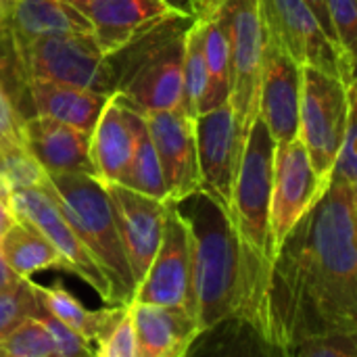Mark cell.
I'll return each instance as SVG.
<instances>
[{"label": "cell", "mask_w": 357, "mask_h": 357, "mask_svg": "<svg viewBox=\"0 0 357 357\" xmlns=\"http://www.w3.org/2000/svg\"><path fill=\"white\" fill-rule=\"evenodd\" d=\"M255 324L284 349L357 335V186L328 182L284 238Z\"/></svg>", "instance_id": "cell-1"}, {"label": "cell", "mask_w": 357, "mask_h": 357, "mask_svg": "<svg viewBox=\"0 0 357 357\" xmlns=\"http://www.w3.org/2000/svg\"><path fill=\"white\" fill-rule=\"evenodd\" d=\"M192 245L195 324L203 333L243 310V266L228 213L203 190L176 203Z\"/></svg>", "instance_id": "cell-2"}, {"label": "cell", "mask_w": 357, "mask_h": 357, "mask_svg": "<svg viewBox=\"0 0 357 357\" xmlns=\"http://www.w3.org/2000/svg\"><path fill=\"white\" fill-rule=\"evenodd\" d=\"M44 184L67 224L107 278L109 305H130L136 282L105 184L88 174H44Z\"/></svg>", "instance_id": "cell-3"}, {"label": "cell", "mask_w": 357, "mask_h": 357, "mask_svg": "<svg viewBox=\"0 0 357 357\" xmlns=\"http://www.w3.org/2000/svg\"><path fill=\"white\" fill-rule=\"evenodd\" d=\"M192 21L176 15L109 56L115 96L126 107L138 115L180 107L184 38Z\"/></svg>", "instance_id": "cell-4"}, {"label": "cell", "mask_w": 357, "mask_h": 357, "mask_svg": "<svg viewBox=\"0 0 357 357\" xmlns=\"http://www.w3.org/2000/svg\"><path fill=\"white\" fill-rule=\"evenodd\" d=\"M4 42L8 40L4 38ZM8 52L13 56L15 79L23 88L27 82H50L105 96L115 94L111 61L98 48L92 33L44 36L23 44L8 42Z\"/></svg>", "instance_id": "cell-5"}, {"label": "cell", "mask_w": 357, "mask_h": 357, "mask_svg": "<svg viewBox=\"0 0 357 357\" xmlns=\"http://www.w3.org/2000/svg\"><path fill=\"white\" fill-rule=\"evenodd\" d=\"M356 109V82L345 86L339 77L316 67H301V98L297 138L307 151L314 174L326 190L333 163L341 149L349 113Z\"/></svg>", "instance_id": "cell-6"}, {"label": "cell", "mask_w": 357, "mask_h": 357, "mask_svg": "<svg viewBox=\"0 0 357 357\" xmlns=\"http://www.w3.org/2000/svg\"><path fill=\"white\" fill-rule=\"evenodd\" d=\"M257 10L264 36L299 67L326 71L345 86L356 82V61H349L333 44L303 0H257Z\"/></svg>", "instance_id": "cell-7"}, {"label": "cell", "mask_w": 357, "mask_h": 357, "mask_svg": "<svg viewBox=\"0 0 357 357\" xmlns=\"http://www.w3.org/2000/svg\"><path fill=\"white\" fill-rule=\"evenodd\" d=\"M224 21L230 48L228 105L245 138L259 113V86L264 63V27L257 0H220L215 8Z\"/></svg>", "instance_id": "cell-8"}, {"label": "cell", "mask_w": 357, "mask_h": 357, "mask_svg": "<svg viewBox=\"0 0 357 357\" xmlns=\"http://www.w3.org/2000/svg\"><path fill=\"white\" fill-rule=\"evenodd\" d=\"M8 205L17 222H25L36 228L56 249L63 261V272L82 278L109 305V282L67 224L63 211L44 184V174L38 184L13 188L8 195Z\"/></svg>", "instance_id": "cell-9"}, {"label": "cell", "mask_w": 357, "mask_h": 357, "mask_svg": "<svg viewBox=\"0 0 357 357\" xmlns=\"http://www.w3.org/2000/svg\"><path fill=\"white\" fill-rule=\"evenodd\" d=\"M134 303L178 307L195 318L192 299V245L190 232L176 203L167 201L163 234L146 276L138 282Z\"/></svg>", "instance_id": "cell-10"}, {"label": "cell", "mask_w": 357, "mask_h": 357, "mask_svg": "<svg viewBox=\"0 0 357 357\" xmlns=\"http://www.w3.org/2000/svg\"><path fill=\"white\" fill-rule=\"evenodd\" d=\"M324 195L318 176L310 163L307 151L299 138L276 144L274 180L270 197V245L276 257L284 238L297 222Z\"/></svg>", "instance_id": "cell-11"}, {"label": "cell", "mask_w": 357, "mask_h": 357, "mask_svg": "<svg viewBox=\"0 0 357 357\" xmlns=\"http://www.w3.org/2000/svg\"><path fill=\"white\" fill-rule=\"evenodd\" d=\"M195 140L201 190L228 213L245 142L228 102L195 119Z\"/></svg>", "instance_id": "cell-12"}, {"label": "cell", "mask_w": 357, "mask_h": 357, "mask_svg": "<svg viewBox=\"0 0 357 357\" xmlns=\"http://www.w3.org/2000/svg\"><path fill=\"white\" fill-rule=\"evenodd\" d=\"M142 117L163 172L167 201L178 203L201 190L195 119H190L182 107Z\"/></svg>", "instance_id": "cell-13"}, {"label": "cell", "mask_w": 357, "mask_h": 357, "mask_svg": "<svg viewBox=\"0 0 357 357\" xmlns=\"http://www.w3.org/2000/svg\"><path fill=\"white\" fill-rule=\"evenodd\" d=\"M105 188L113 203L132 278L138 287V282L146 276L149 266L159 249L167 201L151 199L119 184H105Z\"/></svg>", "instance_id": "cell-14"}, {"label": "cell", "mask_w": 357, "mask_h": 357, "mask_svg": "<svg viewBox=\"0 0 357 357\" xmlns=\"http://www.w3.org/2000/svg\"><path fill=\"white\" fill-rule=\"evenodd\" d=\"M301 98V67L264 36L259 113L276 144L297 138Z\"/></svg>", "instance_id": "cell-15"}, {"label": "cell", "mask_w": 357, "mask_h": 357, "mask_svg": "<svg viewBox=\"0 0 357 357\" xmlns=\"http://www.w3.org/2000/svg\"><path fill=\"white\" fill-rule=\"evenodd\" d=\"M82 13L107 56L117 54L130 42L178 15L161 0H92Z\"/></svg>", "instance_id": "cell-16"}, {"label": "cell", "mask_w": 357, "mask_h": 357, "mask_svg": "<svg viewBox=\"0 0 357 357\" xmlns=\"http://www.w3.org/2000/svg\"><path fill=\"white\" fill-rule=\"evenodd\" d=\"M25 151L44 174L94 176L90 159V134L67 123L29 115L23 123Z\"/></svg>", "instance_id": "cell-17"}, {"label": "cell", "mask_w": 357, "mask_h": 357, "mask_svg": "<svg viewBox=\"0 0 357 357\" xmlns=\"http://www.w3.org/2000/svg\"><path fill=\"white\" fill-rule=\"evenodd\" d=\"M138 113L111 94L90 134V159L94 178L102 184H119L134 151Z\"/></svg>", "instance_id": "cell-18"}, {"label": "cell", "mask_w": 357, "mask_h": 357, "mask_svg": "<svg viewBox=\"0 0 357 357\" xmlns=\"http://www.w3.org/2000/svg\"><path fill=\"white\" fill-rule=\"evenodd\" d=\"M136 357H184L199 335L195 318L178 307L130 303Z\"/></svg>", "instance_id": "cell-19"}, {"label": "cell", "mask_w": 357, "mask_h": 357, "mask_svg": "<svg viewBox=\"0 0 357 357\" xmlns=\"http://www.w3.org/2000/svg\"><path fill=\"white\" fill-rule=\"evenodd\" d=\"M0 31L10 44H23L44 36L90 33V23L79 8L63 0H13Z\"/></svg>", "instance_id": "cell-20"}, {"label": "cell", "mask_w": 357, "mask_h": 357, "mask_svg": "<svg viewBox=\"0 0 357 357\" xmlns=\"http://www.w3.org/2000/svg\"><path fill=\"white\" fill-rule=\"evenodd\" d=\"M23 123L25 115L0 71V195L6 199L13 188L38 184L44 174L25 151Z\"/></svg>", "instance_id": "cell-21"}, {"label": "cell", "mask_w": 357, "mask_h": 357, "mask_svg": "<svg viewBox=\"0 0 357 357\" xmlns=\"http://www.w3.org/2000/svg\"><path fill=\"white\" fill-rule=\"evenodd\" d=\"M184 357H287V349L270 341L253 320L234 314L199 333Z\"/></svg>", "instance_id": "cell-22"}, {"label": "cell", "mask_w": 357, "mask_h": 357, "mask_svg": "<svg viewBox=\"0 0 357 357\" xmlns=\"http://www.w3.org/2000/svg\"><path fill=\"white\" fill-rule=\"evenodd\" d=\"M25 92L31 100L33 115L67 123L86 134H92L100 111L109 98L90 90L50 82H27Z\"/></svg>", "instance_id": "cell-23"}, {"label": "cell", "mask_w": 357, "mask_h": 357, "mask_svg": "<svg viewBox=\"0 0 357 357\" xmlns=\"http://www.w3.org/2000/svg\"><path fill=\"white\" fill-rule=\"evenodd\" d=\"M33 293L40 301V305L56 318L61 324L71 328L75 335H79L86 343H94L121 314L123 305H109L98 312H88L63 284L52 287H40L33 282Z\"/></svg>", "instance_id": "cell-24"}, {"label": "cell", "mask_w": 357, "mask_h": 357, "mask_svg": "<svg viewBox=\"0 0 357 357\" xmlns=\"http://www.w3.org/2000/svg\"><path fill=\"white\" fill-rule=\"evenodd\" d=\"M0 253L10 270L21 278H31L42 270H63L56 249L29 224L15 222L0 238Z\"/></svg>", "instance_id": "cell-25"}, {"label": "cell", "mask_w": 357, "mask_h": 357, "mask_svg": "<svg viewBox=\"0 0 357 357\" xmlns=\"http://www.w3.org/2000/svg\"><path fill=\"white\" fill-rule=\"evenodd\" d=\"M180 107L190 119L215 109L211 75L203 54V29L201 19H195L186 29L184 59H182V102Z\"/></svg>", "instance_id": "cell-26"}, {"label": "cell", "mask_w": 357, "mask_h": 357, "mask_svg": "<svg viewBox=\"0 0 357 357\" xmlns=\"http://www.w3.org/2000/svg\"><path fill=\"white\" fill-rule=\"evenodd\" d=\"M119 186H126L134 192L146 195L157 201H167V190L163 182V172L153 146V140L149 136L144 117L138 115L136 119V136H134V151L130 157V163L126 167V174L119 182Z\"/></svg>", "instance_id": "cell-27"}, {"label": "cell", "mask_w": 357, "mask_h": 357, "mask_svg": "<svg viewBox=\"0 0 357 357\" xmlns=\"http://www.w3.org/2000/svg\"><path fill=\"white\" fill-rule=\"evenodd\" d=\"M197 19H201L203 54H205V63L211 75L213 102L215 107H220L228 102V90H230V48H228L226 27L218 10H211Z\"/></svg>", "instance_id": "cell-28"}, {"label": "cell", "mask_w": 357, "mask_h": 357, "mask_svg": "<svg viewBox=\"0 0 357 357\" xmlns=\"http://www.w3.org/2000/svg\"><path fill=\"white\" fill-rule=\"evenodd\" d=\"M0 357H59V354L46 326L38 318H27L0 339Z\"/></svg>", "instance_id": "cell-29"}, {"label": "cell", "mask_w": 357, "mask_h": 357, "mask_svg": "<svg viewBox=\"0 0 357 357\" xmlns=\"http://www.w3.org/2000/svg\"><path fill=\"white\" fill-rule=\"evenodd\" d=\"M38 299L31 278H23L17 287L0 293V339L10 335L23 320L33 318Z\"/></svg>", "instance_id": "cell-30"}, {"label": "cell", "mask_w": 357, "mask_h": 357, "mask_svg": "<svg viewBox=\"0 0 357 357\" xmlns=\"http://www.w3.org/2000/svg\"><path fill=\"white\" fill-rule=\"evenodd\" d=\"M94 357H136V337L130 305H123L121 314L94 341Z\"/></svg>", "instance_id": "cell-31"}, {"label": "cell", "mask_w": 357, "mask_h": 357, "mask_svg": "<svg viewBox=\"0 0 357 357\" xmlns=\"http://www.w3.org/2000/svg\"><path fill=\"white\" fill-rule=\"evenodd\" d=\"M326 13L339 48L347 59L356 61L357 0H326Z\"/></svg>", "instance_id": "cell-32"}, {"label": "cell", "mask_w": 357, "mask_h": 357, "mask_svg": "<svg viewBox=\"0 0 357 357\" xmlns=\"http://www.w3.org/2000/svg\"><path fill=\"white\" fill-rule=\"evenodd\" d=\"M36 299H38V297H36ZM33 318H38V320L46 326V331L50 333L59 357H86L94 354V349H92L90 343H86L79 335H75L71 328H67V326L61 324L56 318H52V316L40 305V301H38V307H36V312H33Z\"/></svg>", "instance_id": "cell-33"}, {"label": "cell", "mask_w": 357, "mask_h": 357, "mask_svg": "<svg viewBox=\"0 0 357 357\" xmlns=\"http://www.w3.org/2000/svg\"><path fill=\"white\" fill-rule=\"evenodd\" d=\"M287 357H357V335H333L287 349Z\"/></svg>", "instance_id": "cell-34"}, {"label": "cell", "mask_w": 357, "mask_h": 357, "mask_svg": "<svg viewBox=\"0 0 357 357\" xmlns=\"http://www.w3.org/2000/svg\"><path fill=\"white\" fill-rule=\"evenodd\" d=\"M356 109L349 113L347 119V128H345V136L341 142V149L337 153V159L333 163V172L328 182H343V184H351L357 186V153H356Z\"/></svg>", "instance_id": "cell-35"}, {"label": "cell", "mask_w": 357, "mask_h": 357, "mask_svg": "<svg viewBox=\"0 0 357 357\" xmlns=\"http://www.w3.org/2000/svg\"><path fill=\"white\" fill-rule=\"evenodd\" d=\"M310 8H312V13L316 15V19L320 21V25H322V29H324V33L333 40V44L339 48V44H337V40H335V33H333V27H331V19H328V13H326V0H303ZM341 50V48H339ZM343 52V50H341ZM351 61V59H349Z\"/></svg>", "instance_id": "cell-36"}, {"label": "cell", "mask_w": 357, "mask_h": 357, "mask_svg": "<svg viewBox=\"0 0 357 357\" xmlns=\"http://www.w3.org/2000/svg\"><path fill=\"white\" fill-rule=\"evenodd\" d=\"M163 4H167L174 13H178L180 17L186 19H197L201 17V8H199V0H161Z\"/></svg>", "instance_id": "cell-37"}, {"label": "cell", "mask_w": 357, "mask_h": 357, "mask_svg": "<svg viewBox=\"0 0 357 357\" xmlns=\"http://www.w3.org/2000/svg\"><path fill=\"white\" fill-rule=\"evenodd\" d=\"M21 280H23V278L17 276V274L10 270V266L4 261V257H2V253H0V293H4V291L17 287Z\"/></svg>", "instance_id": "cell-38"}, {"label": "cell", "mask_w": 357, "mask_h": 357, "mask_svg": "<svg viewBox=\"0 0 357 357\" xmlns=\"http://www.w3.org/2000/svg\"><path fill=\"white\" fill-rule=\"evenodd\" d=\"M17 220H15V215H13V211H10V205H8V201L0 195V238L6 234V230L15 224Z\"/></svg>", "instance_id": "cell-39"}, {"label": "cell", "mask_w": 357, "mask_h": 357, "mask_svg": "<svg viewBox=\"0 0 357 357\" xmlns=\"http://www.w3.org/2000/svg\"><path fill=\"white\" fill-rule=\"evenodd\" d=\"M10 4H13V0H0V29L4 27V23H6V19H8Z\"/></svg>", "instance_id": "cell-40"}, {"label": "cell", "mask_w": 357, "mask_h": 357, "mask_svg": "<svg viewBox=\"0 0 357 357\" xmlns=\"http://www.w3.org/2000/svg\"><path fill=\"white\" fill-rule=\"evenodd\" d=\"M218 4H220V0H199L201 17H203V15H207V13H211V10H215V8H218Z\"/></svg>", "instance_id": "cell-41"}, {"label": "cell", "mask_w": 357, "mask_h": 357, "mask_svg": "<svg viewBox=\"0 0 357 357\" xmlns=\"http://www.w3.org/2000/svg\"><path fill=\"white\" fill-rule=\"evenodd\" d=\"M86 357H94V354H92V356H86Z\"/></svg>", "instance_id": "cell-42"}]
</instances>
